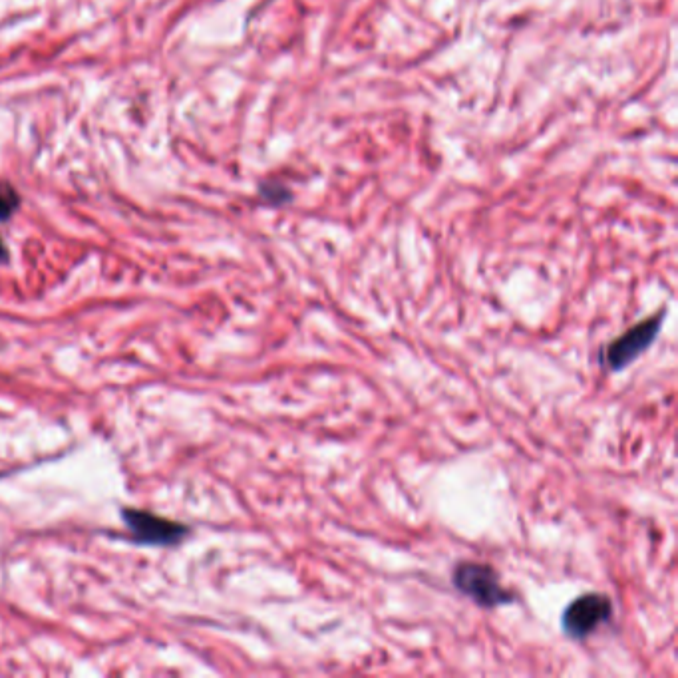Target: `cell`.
Wrapping results in <instances>:
<instances>
[{"instance_id": "obj_1", "label": "cell", "mask_w": 678, "mask_h": 678, "mask_svg": "<svg viewBox=\"0 0 678 678\" xmlns=\"http://www.w3.org/2000/svg\"><path fill=\"white\" fill-rule=\"evenodd\" d=\"M452 583L462 595H466L476 605L486 609H494L515 601V595L509 593L506 587H502L498 573L484 563L474 561L458 563L452 571Z\"/></svg>"}, {"instance_id": "obj_4", "label": "cell", "mask_w": 678, "mask_h": 678, "mask_svg": "<svg viewBox=\"0 0 678 678\" xmlns=\"http://www.w3.org/2000/svg\"><path fill=\"white\" fill-rule=\"evenodd\" d=\"M124 521L132 531L134 541L144 545H173L187 533L181 523L158 517L150 511L124 509Z\"/></svg>"}, {"instance_id": "obj_2", "label": "cell", "mask_w": 678, "mask_h": 678, "mask_svg": "<svg viewBox=\"0 0 678 678\" xmlns=\"http://www.w3.org/2000/svg\"><path fill=\"white\" fill-rule=\"evenodd\" d=\"M665 321V311H659L655 317H649L629 329L625 335L613 340L603 352V364L611 372H621L631 366L659 337Z\"/></svg>"}, {"instance_id": "obj_7", "label": "cell", "mask_w": 678, "mask_h": 678, "mask_svg": "<svg viewBox=\"0 0 678 678\" xmlns=\"http://www.w3.org/2000/svg\"><path fill=\"white\" fill-rule=\"evenodd\" d=\"M4 259V245H2V241H0V261Z\"/></svg>"}, {"instance_id": "obj_3", "label": "cell", "mask_w": 678, "mask_h": 678, "mask_svg": "<svg viewBox=\"0 0 678 678\" xmlns=\"http://www.w3.org/2000/svg\"><path fill=\"white\" fill-rule=\"evenodd\" d=\"M613 615V603L603 593H585L577 597L561 617L565 635L575 641H583L605 625Z\"/></svg>"}, {"instance_id": "obj_5", "label": "cell", "mask_w": 678, "mask_h": 678, "mask_svg": "<svg viewBox=\"0 0 678 678\" xmlns=\"http://www.w3.org/2000/svg\"><path fill=\"white\" fill-rule=\"evenodd\" d=\"M18 205V193L8 183H0V221H6L18 209Z\"/></svg>"}, {"instance_id": "obj_6", "label": "cell", "mask_w": 678, "mask_h": 678, "mask_svg": "<svg viewBox=\"0 0 678 678\" xmlns=\"http://www.w3.org/2000/svg\"><path fill=\"white\" fill-rule=\"evenodd\" d=\"M259 193L273 205H279V203H285L291 199V193L289 189H285L281 183H273V181H267L259 187Z\"/></svg>"}]
</instances>
